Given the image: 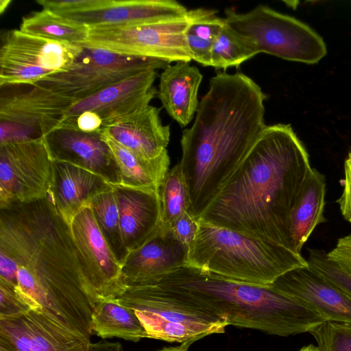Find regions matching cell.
<instances>
[{
	"label": "cell",
	"mask_w": 351,
	"mask_h": 351,
	"mask_svg": "<svg viewBox=\"0 0 351 351\" xmlns=\"http://www.w3.org/2000/svg\"><path fill=\"white\" fill-rule=\"evenodd\" d=\"M0 281L31 310L90 338L96 297L70 226L49 196L0 208Z\"/></svg>",
	"instance_id": "1"
},
{
	"label": "cell",
	"mask_w": 351,
	"mask_h": 351,
	"mask_svg": "<svg viewBox=\"0 0 351 351\" xmlns=\"http://www.w3.org/2000/svg\"><path fill=\"white\" fill-rule=\"evenodd\" d=\"M312 169L290 124L266 125L199 219L291 250V211Z\"/></svg>",
	"instance_id": "2"
},
{
	"label": "cell",
	"mask_w": 351,
	"mask_h": 351,
	"mask_svg": "<svg viewBox=\"0 0 351 351\" xmlns=\"http://www.w3.org/2000/svg\"><path fill=\"white\" fill-rule=\"evenodd\" d=\"M266 95L250 77L218 72L193 125L183 130L178 165L189 212L197 219L218 195L265 127Z\"/></svg>",
	"instance_id": "3"
},
{
	"label": "cell",
	"mask_w": 351,
	"mask_h": 351,
	"mask_svg": "<svg viewBox=\"0 0 351 351\" xmlns=\"http://www.w3.org/2000/svg\"><path fill=\"white\" fill-rule=\"evenodd\" d=\"M164 296L225 321L228 325L287 337L310 332L326 322L272 289L232 280L184 265L150 284Z\"/></svg>",
	"instance_id": "4"
},
{
	"label": "cell",
	"mask_w": 351,
	"mask_h": 351,
	"mask_svg": "<svg viewBox=\"0 0 351 351\" xmlns=\"http://www.w3.org/2000/svg\"><path fill=\"white\" fill-rule=\"evenodd\" d=\"M197 234L189 247L185 265L221 277L269 286L307 260L276 243L261 240L198 219Z\"/></svg>",
	"instance_id": "5"
},
{
	"label": "cell",
	"mask_w": 351,
	"mask_h": 351,
	"mask_svg": "<svg viewBox=\"0 0 351 351\" xmlns=\"http://www.w3.org/2000/svg\"><path fill=\"white\" fill-rule=\"evenodd\" d=\"M227 25L256 48L282 59L316 64L327 53L323 38L301 21L258 5L246 13L225 10Z\"/></svg>",
	"instance_id": "6"
},
{
	"label": "cell",
	"mask_w": 351,
	"mask_h": 351,
	"mask_svg": "<svg viewBox=\"0 0 351 351\" xmlns=\"http://www.w3.org/2000/svg\"><path fill=\"white\" fill-rule=\"evenodd\" d=\"M189 25L187 12L185 16L173 19L93 27H89L86 39L78 45L169 63L190 62L192 58L186 39Z\"/></svg>",
	"instance_id": "7"
},
{
	"label": "cell",
	"mask_w": 351,
	"mask_h": 351,
	"mask_svg": "<svg viewBox=\"0 0 351 351\" xmlns=\"http://www.w3.org/2000/svg\"><path fill=\"white\" fill-rule=\"evenodd\" d=\"M119 302L133 309L147 338L169 343H194L223 333L228 324L214 316L178 303L150 285L128 287Z\"/></svg>",
	"instance_id": "8"
},
{
	"label": "cell",
	"mask_w": 351,
	"mask_h": 351,
	"mask_svg": "<svg viewBox=\"0 0 351 351\" xmlns=\"http://www.w3.org/2000/svg\"><path fill=\"white\" fill-rule=\"evenodd\" d=\"M169 65L158 59L83 47L82 52L69 69L49 75L36 84L77 101L134 74L164 70Z\"/></svg>",
	"instance_id": "9"
},
{
	"label": "cell",
	"mask_w": 351,
	"mask_h": 351,
	"mask_svg": "<svg viewBox=\"0 0 351 351\" xmlns=\"http://www.w3.org/2000/svg\"><path fill=\"white\" fill-rule=\"evenodd\" d=\"M82 51L77 44L8 31L0 49V86L34 85L69 69Z\"/></svg>",
	"instance_id": "10"
},
{
	"label": "cell",
	"mask_w": 351,
	"mask_h": 351,
	"mask_svg": "<svg viewBox=\"0 0 351 351\" xmlns=\"http://www.w3.org/2000/svg\"><path fill=\"white\" fill-rule=\"evenodd\" d=\"M52 182L44 138L0 145V208L47 197Z\"/></svg>",
	"instance_id": "11"
},
{
	"label": "cell",
	"mask_w": 351,
	"mask_h": 351,
	"mask_svg": "<svg viewBox=\"0 0 351 351\" xmlns=\"http://www.w3.org/2000/svg\"><path fill=\"white\" fill-rule=\"evenodd\" d=\"M0 99V145L43 138L75 102L38 84Z\"/></svg>",
	"instance_id": "12"
},
{
	"label": "cell",
	"mask_w": 351,
	"mask_h": 351,
	"mask_svg": "<svg viewBox=\"0 0 351 351\" xmlns=\"http://www.w3.org/2000/svg\"><path fill=\"white\" fill-rule=\"evenodd\" d=\"M70 229L97 302L121 297L128 288L123 280L122 265L111 250L89 207L76 215Z\"/></svg>",
	"instance_id": "13"
},
{
	"label": "cell",
	"mask_w": 351,
	"mask_h": 351,
	"mask_svg": "<svg viewBox=\"0 0 351 351\" xmlns=\"http://www.w3.org/2000/svg\"><path fill=\"white\" fill-rule=\"evenodd\" d=\"M187 12L174 0H80L76 8L59 15L93 27L173 19Z\"/></svg>",
	"instance_id": "14"
},
{
	"label": "cell",
	"mask_w": 351,
	"mask_h": 351,
	"mask_svg": "<svg viewBox=\"0 0 351 351\" xmlns=\"http://www.w3.org/2000/svg\"><path fill=\"white\" fill-rule=\"evenodd\" d=\"M269 286L325 321L351 324V296L308 265L287 271Z\"/></svg>",
	"instance_id": "15"
},
{
	"label": "cell",
	"mask_w": 351,
	"mask_h": 351,
	"mask_svg": "<svg viewBox=\"0 0 351 351\" xmlns=\"http://www.w3.org/2000/svg\"><path fill=\"white\" fill-rule=\"evenodd\" d=\"M43 138L53 161L67 162L88 170L112 186L121 184L117 163L99 132L87 133L58 127Z\"/></svg>",
	"instance_id": "16"
},
{
	"label": "cell",
	"mask_w": 351,
	"mask_h": 351,
	"mask_svg": "<svg viewBox=\"0 0 351 351\" xmlns=\"http://www.w3.org/2000/svg\"><path fill=\"white\" fill-rule=\"evenodd\" d=\"M157 76L156 70H149L121 80L73 102L65 111L63 118L91 111L97 114L105 125L130 114L149 105L157 95L158 90L154 86Z\"/></svg>",
	"instance_id": "17"
},
{
	"label": "cell",
	"mask_w": 351,
	"mask_h": 351,
	"mask_svg": "<svg viewBox=\"0 0 351 351\" xmlns=\"http://www.w3.org/2000/svg\"><path fill=\"white\" fill-rule=\"evenodd\" d=\"M188 252L189 246L161 223L149 239L129 253L122 265L123 280L128 287L148 285L185 265Z\"/></svg>",
	"instance_id": "18"
},
{
	"label": "cell",
	"mask_w": 351,
	"mask_h": 351,
	"mask_svg": "<svg viewBox=\"0 0 351 351\" xmlns=\"http://www.w3.org/2000/svg\"><path fill=\"white\" fill-rule=\"evenodd\" d=\"M160 111L147 105L104 125L99 133L143 158H156L167 151L170 138V127L162 124Z\"/></svg>",
	"instance_id": "19"
},
{
	"label": "cell",
	"mask_w": 351,
	"mask_h": 351,
	"mask_svg": "<svg viewBox=\"0 0 351 351\" xmlns=\"http://www.w3.org/2000/svg\"><path fill=\"white\" fill-rule=\"evenodd\" d=\"M121 233L129 253L143 245L161 223L159 191L113 186Z\"/></svg>",
	"instance_id": "20"
},
{
	"label": "cell",
	"mask_w": 351,
	"mask_h": 351,
	"mask_svg": "<svg viewBox=\"0 0 351 351\" xmlns=\"http://www.w3.org/2000/svg\"><path fill=\"white\" fill-rule=\"evenodd\" d=\"M112 186L97 174L67 162L53 161L49 196L69 226L76 215L88 207L92 197Z\"/></svg>",
	"instance_id": "21"
},
{
	"label": "cell",
	"mask_w": 351,
	"mask_h": 351,
	"mask_svg": "<svg viewBox=\"0 0 351 351\" xmlns=\"http://www.w3.org/2000/svg\"><path fill=\"white\" fill-rule=\"evenodd\" d=\"M202 77L197 67L186 62L168 66L160 75L157 97L168 114L181 127L187 126L196 114Z\"/></svg>",
	"instance_id": "22"
},
{
	"label": "cell",
	"mask_w": 351,
	"mask_h": 351,
	"mask_svg": "<svg viewBox=\"0 0 351 351\" xmlns=\"http://www.w3.org/2000/svg\"><path fill=\"white\" fill-rule=\"evenodd\" d=\"M326 178L324 175L313 168L304 182L290 218V247L297 254H301L303 245L319 224L324 223Z\"/></svg>",
	"instance_id": "23"
},
{
	"label": "cell",
	"mask_w": 351,
	"mask_h": 351,
	"mask_svg": "<svg viewBox=\"0 0 351 351\" xmlns=\"http://www.w3.org/2000/svg\"><path fill=\"white\" fill-rule=\"evenodd\" d=\"M27 337V351H88L90 338L44 313L30 310L19 316Z\"/></svg>",
	"instance_id": "24"
},
{
	"label": "cell",
	"mask_w": 351,
	"mask_h": 351,
	"mask_svg": "<svg viewBox=\"0 0 351 351\" xmlns=\"http://www.w3.org/2000/svg\"><path fill=\"white\" fill-rule=\"evenodd\" d=\"M100 134L111 149L119 167L120 185L160 191L169 171L170 159L167 151L156 158L145 159L110 137Z\"/></svg>",
	"instance_id": "25"
},
{
	"label": "cell",
	"mask_w": 351,
	"mask_h": 351,
	"mask_svg": "<svg viewBox=\"0 0 351 351\" xmlns=\"http://www.w3.org/2000/svg\"><path fill=\"white\" fill-rule=\"evenodd\" d=\"M92 329L102 338L119 337L137 342L147 334L134 311L118 299L101 300L93 308Z\"/></svg>",
	"instance_id": "26"
},
{
	"label": "cell",
	"mask_w": 351,
	"mask_h": 351,
	"mask_svg": "<svg viewBox=\"0 0 351 351\" xmlns=\"http://www.w3.org/2000/svg\"><path fill=\"white\" fill-rule=\"evenodd\" d=\"M20 30L49 40L78 45L86 39L89 27L43 8L23 18Z\"/></svg>",
	"instance_id": "27"
},
{
	"label": "cell",
	"mask_w": 351,
	"mask_h": 351,
	"mask_svg": "<svg viewBox=\"0 0 351 351\" xmlns=\"http://www.w3.org/2000/svg\"><path fill=\"white\" fill-rule=\"evenodd\" d=\"M212 9L196 8L188 11L190 25L186 32L187 45L192 60L210 66L214 42L226 24L224 18L217 16Z\"/></svg>",
	"instance_id": "28"
},
{
	"label": "cell",
	"mask_w": 351,
	"mask_h": 351,
	"mask_svg": "<svg viewBox=\"0 0 351 351\" xmlns=\"http://www.w3.org/2000/svg\"><path fill=\"white\" fill-rule=\"evenodd\" d=\"M97 226L119 262L123 265L129 254L122 236L119 210L113 186L88 203Z\"/></svg>",
	"instance_id": "29"
},
{
	"label": "cell",
	"mask_w": 351,
	"mask_h": 351,
	"mask_svg": "<svg viewBox=\"0 0 351 351\" xmlns=\"http://www.w3.org/2000/svg\"><path fill=\"white\" fill-rule=\"evenodd\" d=\"M258 53L252 43L226 22L213 45L210 66L225 71L229 67L238 66Z\"/></svg>",
	"instance_id": "30"
},
{
	"label": "cell",
	"mask_w": 351,
	"mask_h": 351,
	"mask_svg": "<svg viewBox=\"0 0 351 351\" xmlns=\"http://www.w3.org/2000/svg\"><path fill=\"white\" fill-rule=\"evenodd\" d=\"M161 223L170 227L184 213L189 211L187 186L178 164L169 170L159 191Z\"/></svg>",
	"instance_id": "31"
},
{
	"label": "cell",
	"mask_w": 351,
	"mask_h": 351,
	"mask_svg": "<svg viewBox=\"0 0 351 351\" xmlns=\"http://www.w3.org/2000/svg\"><path fill=\"white\" fill-rule=\"evenodd\" d=\"M309 333L319 351H351V324L326 321Z\"/></svg>",
	"instance_id": "32"
},
{
	"label": "cell",
	"mask_w": 351,
	"mask_h": 351,
	"mask_svg": "<svg viewBox=\"0 0 351 351\" xmlns=\"http://www.w3.org/2000/svg\"><path fill=\"white\" fill-rule=\"evenodd\" d=\"M308 265L351 296V274L328 257L324 250L309 249Z\"/></svg>",
	"instance_id": "33"
},
{
	"label": "cell",
	"mask_w": 351,
	"mask_h": 351,
	"mask_svg": "<svg viewBox=\"0 0 351 351\" xmlns=\"http://www.w3.org/2000/svg\"><path fill=\"white\" fill-rule=\"evenodd\" d=\"M30 310L13 287L0 281V319L19 317Z\"/></svg>",
	"instance_id": "34"
},
{
	"label": "cell",
	"mask_w": 351,
	"mask_h": 351,
	"mask_svg": "<svg viewBox=\"0 0 351 351\" xmlns=\"http://www.w3.org/2000/svg\"><path fill=\"white\" fill-rule=\"evenodd\" d=\"M198 227V219L186 211L171 225L170 228L178 240L189 247L197 234Z\"/></svg>",
	"instance_id": "35"
},
{
	"label": "cell",
	"mask_w": 351,
	"mask_h": 351,
	"mask_svg": "<svg viewBox=\"0 0 351 351\" xmlns=\"http://www.w3.org/2000/svg\"><path fill=\"white\" fill-rule=\"evenodd\" d=\"M343 173V178L340 180L343 191L336 203L343 219L351 224V148L344 161Z\"/></svg>",
	"instance_id": "36"
},
{
	"label": "cell",
	"mask_w": 351,
	"mask_h": 351,
	"mask_svg": "<svg viewBox=\"0 0 351 351\" xmlns=\"http://www.w3.org/2000/svg\"><path fill=\"white\" fill-rule=\"evenodd\" d=\"M328 257L351 274V234L339 238L335 247L328 252Z\"/></svg>",
	"instance_id": "37"
},
{
	"label": "cell",
	"mask_w": 351,
	"mask_h": 351,
	"mask_svg": "<svg viewBox=\"0 0 351 351\" xmlns=\"http://www.w3.org/2000/svg\"><path fill=\"white\" fill-rule=\"evenodd\" d=\"M88 351H123L119 342H109L102 340L96 343H90Z\"/></svg>",
	"instance_id": "38"
},
{
	"label": "cell",
	"mask_w": 351,
	"mask_h": 351,
	"mask_svg": "<svg viewBox=\"0 0 351 351\" xmlns=\"http://www.w3.org/2000/svg\"><path fill=\"white\" fill-rule=\"evenodd\" d=\"M191 344L192 343L189 342L184 343L179 346L164 348L158 351H188L189 348Z\"/></svg>",
	"instance_id": "39"
},
{
	"label": "cell",
	"mask_w": 351,
	"mask_h": 351,
	"mask_svg": "<svg viewBox=\"0 0 351 351\" xmlns=\"http://www.w3.org/2000/svg\"><path fill=\"white\" fill-rule=\"evenodd\" d=\"M299 351H319L317 346L309 344L302 347Z\"/></svg>",
	"instance_id": "40"
},
{
	"label": "cell",
	"mask_w": 351,
	"mask_h": 351,
	"mask_svg": "<svg viewBox=\"0 0 351 351\" xmlns=\"http://www.w3.org/2000/svg\"><path fill=\"white\" fill-rule=\"evenodd\" d=\"M10 0H1L0 1V13L2 14L7 7L10 3Z\"/></svg>",
	"instance_id": "41"
}]
</instances>
